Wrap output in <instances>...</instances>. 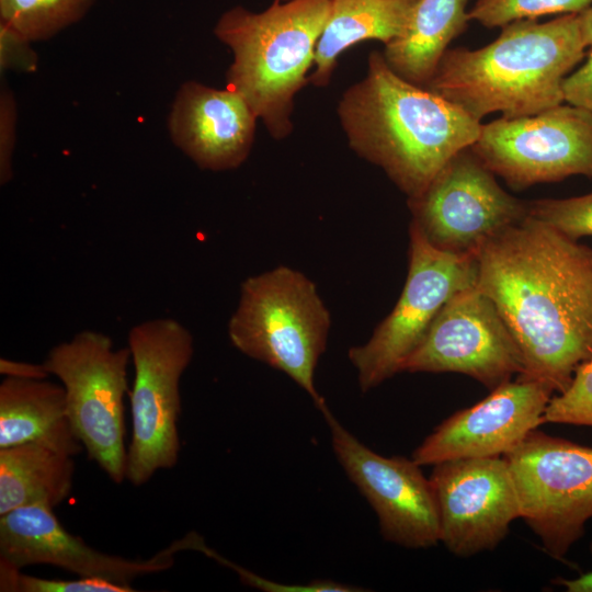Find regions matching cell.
I'll use <instances>...</instances> for the list:
<instances>
[{
    "label": "cell",
    "mask_w": 592,
    "mask_h": 592,
    "mask_svg": "<svg viewBox=\"0 0 592 592\" xmlns=\"http://www.w3.org/2000/svg\"><path fill=\"white\" fill-rule=\"evenodd\" d=\"M467 0H420L406 31L385 45L388 66L401 78L425 88L448 49L470 21Z\"/></svg>",
    "instance_id": "20"
},
{
    "label": "cell",
    "mask_w": 592,
    "mask_h": 592,
    "mask_svg": "<svg viewBox=\"0 0 592 592\" xmlns=\"http://www.w3.org/2000/svg\"><path fill=\"white\" fill-rule=\"evenodd\" d=\"M430 481L440 517V543L455 556L494 549L521 517L503 456L460 458L433 465Z\"/></svg>",
    "instance_id": "14"
},
{
    "label": "cell",
    "mask_w": 592,
    "mask_h": 592,
    "mask_svg": "<svg viewBox=\"0 0 592 592\" xmlns=\"http://www.w3.org/2000/svg\"><path fill=\"white\" fill-rule=\"evenodd\" d=\"M318 410L340 466L376 513L383 538L412 549L440 543L436 499L421 466L412 457L372 451L338 421L327 403Z\"/></svg>",
    "instance_id": "12"
},
{
    "label": "cell",
    "mask_w": 592,
    "mask_h": 592,
    "mask_svg": "<svg viewBox=\"0 0 592 592\" xmlns=\"http://www.w3.org/2000/svg\"><path fill=\"white\" fill-rule=\"evenodd\" d=\"M528 214L573 240L592 237V192L528 202Z\"/></svg>",
    "instance_id": "24"
},
{
    "label": "cell",
    "mask_w": 592,
    "mask_h": 592,
    "mask_svg": "<svg viewBox=\"0 0 592 592\" xmlns=\"http://www.w3.org/2000/svg\"><path fill=\"white\" fill-rule=\"evenodd\" d=\"M258 119L239 93L187 81L173 101L169 132L173 144L197 167L227 171L249 157Z\"/></svg>",
    "instance_id": "17"
},
{
    "label": "cell",
    "mask_w": 592,
    "mask_h": 592,
    "mask_svg": "<svg viewBox=\"0 0 592 592\" xmlns=\"http://www.w3.org/2000/svg\"><path fill=\"white\" fill-rule=\"evenodd\" d=\"M476 281L475 255L437 249L410 223L408 275L400 297L367 342L348 352L362 392L400 373L445 303Z\"/></svg>",
    "instance_id": "8"
},
{
    "label": "cell",
    "mask_w": 592,
    "mask_h": 592,
    "mask_svg": "<svg viewBox=\"0 0 592 592\" xmlns=\"http://www.w3.org/2000/svg\"><path fill=\"white\" fill-rule=\"evenodd\" d=\"M337 112L350 148L408 198L470 147L481 127L457 105L398 76L378 50L368 55L366 75L343 92Z\"/></svg>",
    "instance_id": "2"
},
{
    "label": "cell",
    "mask_w": 592,
    "mask_h": 592,
    "mask_svg": "<svg viewBox=\"0 0 592 592\" xmlns=\"http://www.w3.org/2000/svg\"><path fill=\"white\" fill-rule=\"evenodd\" d=\"M475 257L476 287L521 351L519 377L563 391L592 355V249L528 214Z\"/></svg>",
    "instance_id": "1"
},
{
    "label": "cell",
    "mask_w": 592,
    "mask_h": 592,
    "mask_svg": "<svg viewBox=\"0 0 592 592\" xmlns=\"http://www.w3.org/2000/svg\"><path fill=\"white\" fill-rule=\"evenodd\" d=\"M330 7L331 0H274L262 12L237 5L214 27L234 56L227 88L247 101L274 139L294 128V99L309 82Z\"/></svg>",
    "instance_id": "4"
},
{
    "label": "cell",
    "mask_w": 592,
    "mask_h": 592,
    "mask_svg": "<svg viewBox=\"0 0 592 592\" xmlns=\"http://www.w3.org/2000/svg\"><path fill=\"white\" fill-rule=\"evenodd\" d=\"M36 443L77 456L83 446L66 408L61 384L4 377L0 384V448Z\"/></svg>",
    "instance_id": "18"
},
{
    "label": "cell",
    "mask_w": 592,
    "mask_h": 592,
    "mask_svg": "<svg viewBox=\"0 0 592 592\" xmlns=\"http://www.w3.org/2000/svg\"><path fill=\"white\" fill-rule=\"evenodd\" d=\"M553 396L540 382L523 377L509 380L445 419L411 457L420 466H433L452 459L503 456L543 423Z\"/></svg>",
    "instance_id": "15"
},
{
    "label": "cell",
    "mask_w": 592,
    "mask_h": 592,
    "mask_svg": "<svg viewBox=\"0 0 592 592\" xmlns=\"http://www.w3.org/2000/svg\"><path fill=\"white\" fill-rule=\"evenodd\" d=\"M127 343L135 374L128 391L132 437L125 479L139 487L158 470L171 469L178 463L180 382L192 361L194 342L190 330L178 320L155 318L133 326Z\"/></svg>",
    "instance_id": "6"
},
{
    "label": "cell",
    "mask_w": 592,
    "mask_h": 592,
    "mask_svg": "<svg viewBox=\"0 0 592 592\" xmlns=\"http://www.w3.org/2000/svg\"><path fill=\"white\" fill-rule=\"evenodd\" d=\"M95 0H0V24L29 42L45 41L79 21Z\"/></svg>",
    "instance_id": "22"
},
{
    "label": "cell",
    "mask_w": 592,
    "mask_h": 592,
    "mask_svg": "<svg viewBox=\"0 0 592 592\" xmlns=\"http://www.w3.org/2000/svg\"><path fill=\"white\" fill-rule=\"evenodd\" d=\"M523 369L513 335L475 285L445 303L400 372L459 373L493 389Z\"/></svg>",
    "instance_id": "13"
},
{
    "label": "cell",
    "mask_w": 592,
    "mask_h": 592,
    "mask_svg": "<svg viewBox=\"0 0 592 592\" xmlns=\"http://www.w3.org/2000/svg\"><path fill=\"white\" fill-rule=\"evenodd\" d=\"M565 102L592 112V46L587 60L565 79Z\"/></svg>",
    "instance_id": "29"
},
{
    "label": "cell",
    "mask_w": 592,
    "mask_h": 592,
    "mask_svg": "<svg viewBox=\"0 0 592 592\" xmlns=\"http://www.w3.org/2000/svg\"><path fill=\"white\" fill-rule=\"evenodd\" d=\"M73 457L36 443L0 448V515L21 506L52 509L71 492Z\"/></svg>",
    "instance_id": "21"
},
{
    "label": "cell",
    "mask_w": 592,
    "mask_h": 592,
    "mask_svg": "<svg viewBox=\"0 0 592 592\" xmlns=\"http://www.w3.org/2000/svg\"><path fill=\"white\" fill-rule=\"evenodd\" d=\"M501 29L483 47L448 48L425 88L480 123L492 113L515 118L563 103V81L588 48L579 13Z\"/></svg>",
    "instance_id": "3"
},
{
    "label": "cell",
    "mask_w": 592,
    "mask_h": 592,
    "mask_svg": "<svg viewBox=\"0 0 592 592\" xmlns=\"http://www.w3.org/2000/svg\"><path fill=\"white\" fill-rule=\"evenodd\" d=\"M420 0H331L330 13L318 41L309 82L329 84L339 56L364 41L385 45L407 29Z\"/></svg>",
    "instance_id": "19"
},
{
    "label": "cell",
    "mask_w": 592,
    "mask_h": 592,
    "mask_svg": "<svg viewBox=\"0 0 592 592\" xmlns=\"http://www.w3.org/2000/svg\"><path fill=\"white\" fill-rule=\"evenodd\" d=\"M471 150L514 190L592 178V112L559 104L534 115L481 124Z\"/></svg>",
    "instance_id": "10"
},
{
    "label": "cell",
    "mask_w": 592,
    "mask_h": 592,
    "mask_svg": "<svg viewBox=\"0 0 592 592\" xmlns=\"http://www.w3.org/2000/svg\"><path fill=\"white\" fill-rule=\"evenodd\" d=\"M583 39L588 47L592 46V7L579 13Z\"/></svg>",
    "instance_id": "33"
},
{
    "label": "cell",
    "mask_w": 592,
    "mask_h": 592,
    "mask_svg": "<svg viewBox=\"0 0 592 592\" xmlns=\"http://www.w3.org/2000/svg\"><path fill=\"white\" fill-rule=\"evenodd\" d=\"M413 223L437 249L476 255L491 238L528 215L470 147L457 152L426 189L408 198Z\"/></svg>",
    "instance_id": "11"
},
{
    "label": "cell",
    "mask_w": 592,
    "mask_h": 592,
    "mask_svg": "<svg viewBox=\"0 0 592 592\" xmlns=\"http://www.w3.org/2000/svg\"><path fill=\"white\" fill-rule=\"evenodd\" d=\"M590 7L592 0H476L468 15L483 26L502 27L517 20L581 13Z\"/></svg>",
    "instance_id": "23"
},
{
    "label": "cell",
    "mask_w": 592,
    "mask_h": 592,
    "mask_svg": "<svg viewBox=\"0 0 592 592\" xmlns=\"http://www.w3.org/2000/svg\"><path fill=\"white\" fill-rule=\"evenodd\" d=\"M184 540V549H192L197 550L206 556L215 559L216 561L226 565L227 567L235 570L242 582L246 584H249L253 588L263 590V591H275V592H358L363 591L364 589H360L358 587L349 585L340 582H335L333 580L328 579H317L314 581H310L306 584H284V583H277L275 581H269L266 579H263L228 560H226L224 557H221L218 553L210 549L206 544L204 543L203 538L192 532L189 533L183 537Z\"/></svg>",
    "instance_id": "27"
},
{
    "label": "cell",
    "mask_w": 592,
    "mask_h": 592,
    "mask_svg": "<svg viewBox=\"0 0 592 592\" xmlns=\"http://www.w3.org/2000/svg\"><path fill=\"white\" fill-rule=\"evenodd\" d=\"M546 422L592 426V355L577 368L568 387L550 398L543 415Z\"/></svg>",
    "instance_id": "25"
},
{
    "label": "cell",
    "mask_w": 592,
    "mask_h": 592,
    "mask_svg": "<svg viewBox=\"0 0 592 592\" xmlns=\"http://www.w3.org/2000/svg\"><path fill=\"white\" fill-rule=\"evenodd\" d=\"M14 104L8 92L1 96L0 180L5 184L12 177L11 157L14 146Z\"/></svg>",
    "instance_id": "30"
},
{
    "label": "cell",
    "mask_w": 592,
    "mask_h": 592,
    "mask_svg": "<svg viewBox=\"0 0 592 592\" xmlns=\"http://www.w3.org/2000/svg\"><path fill=\"white\" fill-rule=\"evenodd\" d=\"M555 582L569 592H592V571L574 579H557Z\"/></svg>",
    "instance_id": "32"
},
{
    "label": "cell",
    "mask_w": 592,
    "mask_h": 592,
    "mask_svg": "<svg viewBox=\"0 0 592 592\" xmlns=\"http://www.w3.org/2000/svg\"><path fill=\"white\" fill-rule=\"evenodd\" d=\"M0 373L4 377H16L26 379H45L49 376L44 364H33L18 362L9 358L0 360Z\"/></svg>",
    "instance_id": "31"
},
{
    "label": "cell",
    "mask_w": 592,
    "mask_h": 592,
    "mask_svg": "<svg viewBox=\"0 0 592 592\" xmlns=\"http://www.w3.org/2000/svg\"><path fill=\"white\" fill-rule=\"evenodd\" d=\"M330 327L331 315L316 284L280 265L241 283L228 337L248 357L287 375L319 409L327 402L316 388L315 371Z\"/></svg>",
    "instance_id": "5"
},
{
    "label": "cell",
    "mask_w": 592,
    "mask_h": 592,
    "mask_svg": "<svg viewBox=\"0 0 592 592\" xmlns=\"http://www.w3.org/2000/svg\"><path fill=\"white\" fill-rule=\"evenodd\" d=\"M30 43L3 24H0L1 69L19 68L31 70L36 65V55L30 49Z\"/></svg>",
    "instance_id": "28"
},
{
    "label": "cell",
    "mask_w": 592,
    "mask_h": 592,
    "mask_svg": "<svg viewBox=\"0 0 592 592\" xmlns=\"http://www.w3.org/2000/svg\"><path fill=\"white\" fill-rule=\"evenodd\" d=\"M179 540L147 559H130L100 551L64 528L44 505H27L0 515V567L21 570L52 565L82 578L132 585L143 576L170 569Z\"/></svg>",
    "instance_id": "16"
},
{
    "label": "cell",
    "mask_w": 592,
    "mask_h": 592,
    "mask_svg": "<svg viewBox=\"0 0 592 592\" xmlns=\"http://www.w3.org/2000/svg\"><path fill=\"white\" fill-rule=\"evenodd\" d=\"M277 1H288V0H277Z\"/></svg>",
    "instance_id": "34"
},
{
    "label": "cell",
    "mask_w": 592,
    "mask_h": 592,
    "mask_svg": "<svg viewBox=\"0 0 592 592\" xmlns=\"http://www.w3.org/2000/svg\"><path fill=\"white\" fill-rule=\"evenodd\" d=\"M130 360L128 346L115 349L105 333L82 330L52 348L43 362L64 387L68 417L88 458L118 485L125 480L124 397Z\"/></svg>",
    "instance_id": "7"
},
{
    "label": "cell",
    "mask_w": 592,
    "mask_h": 592,
    "mask_svg": "<svg viewBox=\"0 0 592 592\" xmlns=\"http://www.w3.org/2000/svg\"><path fill=\"white\" fill-rule=\"evenodd\" d=\"M0 590L13 592H130L132 585L107 580L82 578L73 580L45 579L21 570L0 567Z\"/></svg>",
    "instance_id": "26"
},
{
    "label": "cell",
    "mask_w": 592,
    "mask_h": 592,
    "mask_svg": "<svg viewBox=\"0 0 592 592\" xmlns=\"http://www.w3.org/2000/svg\"><path fill=\"white\" fill-rule=\"evenodd\" d=\"M503 458L521 519L562 559L592 519V447L535 429Z\"/></svg>",
    "instance_id": "9"
}]
</instances>
